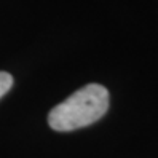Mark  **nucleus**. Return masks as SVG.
Returning <instances> with one entry per match:
<instances>
[{"label": "nucleus", "instance_id": "nucleus-1", "mask_svg": "<svg viewBox=\"0 0 158 158\" xmlns=\"http://www.w3.org/2000/svg\"><path fill=\"white\" fill-rule=\"evenodd\" d=\"M109 109V91L98 83L77 89L48 114V125L54 131H73L98 122Z\"/></svg>", "mask_w": 158, "mask_h": 158}, {"label": "nucleus", "instance_id": "nucleus-2", "mask_svg": "<svg viewBox=\"0 0 158 158\" xmlns=\"http://www.w3.org/2000/svg\"><path fill=\"white\" fill-rule=\"evenodd\" d=\"M13 85V77L8 72H0V98L5 96Z\"/></svg>", "mask_w": 158, "mask_h": 158}]
</instances>
